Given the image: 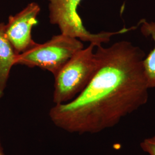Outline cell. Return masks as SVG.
I'll use <instances>...</instances> for the list:
<instances>
[{
	"mask_svg": "<svg viewBox=\"0 0 155 155\" xmlns=\"http://www.w3.org/2000/svg\"><path fill=\"white\" fill-rule=\"evenodd\" d=\"M98 66L83 91L49 112L56 127L72 134H94L113 127L148 100L143 50L122 40L95 47Z\"/></svg>",
	"mask_w": 155,
	"mask_h": 155,
	"instance_id": "obj_1",
	"label": "cell"
},
{
	"mask_svg": "<svg viewBox=\"0 0 155 155\" xmlns=\"http://www.w3.org/2000/svg\"><path fill=\"white\" fill-rule=\"evenodd\" d=\"M95 47L90 44L79 51L54 76L52 101L55 105L71 101L88 85L98 66Z\"/></svg>",
	"mask_w": 155,
	"mask_h": 155,
	"instance_id": "obj_2",
	"label": "cell"
},
{
	"mask_svg": "<svg viewBox=\"0 0 155 155\" xmlns=\"http://www.w3.org/2000/svg\"><path fill=\"white\" fill-rule=\"evenodd\" d=\"M84 45L81 40L63 33L53 36L44 43H37L17 56L16 65L46 70L54 76Z\"/></svg>",
	"mask_w": 155,
	"mask_h": 155,
	"instance_id": "obj_3",
	"label": "cell"
},
{
	"mask_svg": "<svg viewBox=\"0 0 155 155\" xmlns=\"http://www.w3.org/2000/svg\"><path fill=\"white\" fill-rule=\"evenodd\" d=\"M49 18L52 24L57 25L61 33L89 42L95 47L107 43L114 35L134 30V27L122 28L116 32L92 33L86 29L81 17L78 13V7L82 0H48Z\"/></svg>",
	"mask_w": 155,
	"mask_h": 155,
	"instance_id": "obj_4",
	"label": "cell"
},
{
	"mask_svg": "<svg viewBox=\"0 0 155 155\" xmlns=\"http://www.w3.org/2000/svg\"><path fill=\"white\" fill-rule=\"evenodd\" d=\"M40 12V6L31 2L15 16L9 17L8 22L5 25V33L18 55L38 43L32 39V30L38 24L37 17Z\"/></svg>",
	"mask_w": 155,
	"mask_h": 155,
	"instance_id": "obj_5",
	"label": "cell"
},
{
	"mask_svg": "<svg viewBox=\"0 0 155 155\" xmlns=\"http://www.w3.org/2000/svg\"><path fill=\"white\" fill-rule=\"evenodd\" d=\"M5 23H0V98L4 95L12 67L16 65L18 54L5 33Z\"/></svg>",
	"mask_w": 155,
	"mask_h": 155,
	"instance_id": "obj_6",
	"label": "cell"
},
{
	"mask_svg": "<svg viewBox=\"0 0 155 155\" xmlns=\"http://www.w3.org/2000/svg\"><path fill=\"white\" fill-rule=\"evenodd\" d=\"M142 35L150 38L154 42V47L150 53L145 55L143 61L144 74L148 87L155 88V21L141 19L137 24Z\"/></svg>",
	"mask_w": 155,
	"mask_h": 155,
	"instance_id": "obj_7",
	"label": "cell"
},
{
	"mask_svg": "<svg viewBox=\"0 0 155 155\" xmlns=\"http://www.w3.org/2000/svg\"><path fill=\"white\" fill-rule=\"evenodd\" d=\"M140 147L147 155H155V135L143 140Z\"/></svg>",
	"mask_w": 155,
	"mask_h": 155,
	"instance_id": "obj_8",
	"label": "cell"
},
{
	"mask_svg": "<svg viewBox=\"0 0 155 155\" xmlns=\"http://www.w3.org/2000/svg\"><path fill=\"white\" fill-rule=\"evenodd\" d=\"M0 155H4V150L2 149V145L1 144V142H0Z\"/></svg>",
	"mask_w": 155,
	"mask_h": 155,
	"instance_id": "obj_9",
	"label": "cell"
}]
</instances>
